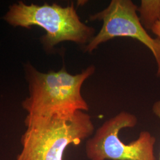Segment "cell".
I'll return each mask as SVG.
<instances>
[{
    "label": "cell",
    "mask_w": 160,
    "mask_h": 160,
    "mask_svg": "<svg viewBox=\"0 0 160 160\" xmlns=\"http://www.w3.org/2000/svg\"><path fill=\"white\" fill-rule=\"evenodd\" d=\"M153 113L160 119V100L155 102L152 108Z\"/></svg>",
    "instance_id": "cell-8"
},
{
    "label": "cell",
    "mask_w": 160,
    "mask_h": 160,
    "mask_svg": "<svg viewBox=\"0 0 160 160\" xmlns=\"http://www.w3.org/2000/svg\"><path fill=\"white\" fill-rule=\"evenodd\" d=\"M4 19L14 27L43 28L46 34L42 41L48 51L65 41L87 45L95 36L94 29L81 22L73 3L62 7L55 3L38 6L19 2L10 7Z\"/></svg>",
    "instance_id": "cell-3"
},
{
    "label": "cell",
    "mask_w": 160,
    "mask_h": 160,
    "mask_svg": "<svg viewBox=\"0 0 160 160\" xmlns=\"http://www.w3.org/2000/svg\"><path fill=\"white\" fill-rule=\"evenodd\" d=\"M140 21L144 28L151 30L160 20V0H142L138 7Z\"/></svg>",
    "instance_id": "cell-6"
},
{
    "label": "cell",
    "mask_w": 160,
    "mask_h": 160,
    "mask_svg": "<svg viewBox=\"0 0 160 160\" xmlns=\"http://www.w3.org/2000/svg\"><path fill=\"white\" fill-rule=\"evenodd\" d=\"M151 30L157 36V39L160 42V20L155 24Z\"/></svg>",
    "instance_id": "cell-7"
},
{
    "label": "cell",
    "mask_w": 160,
    "mask_h": 160,
    "mask_svg": "<svg viewBox=\"0 0 160 160\" xmlns=\"http://www.w3.org/2000/svg\"><path fill=\"white\" fill-rule=\"evenodd\" d=\"M25 124L23 148L16 160H62L69 145H78L94 131L92 117L81 110L69 116L28 115Z\"/></svg>",
    "instance_id": "cell-2"
},
{
    "label": "cell",
    "mask_w": 160,
    "mask_h": 160,
    "mask_svg": "<svg viewBox=\"0 0 160 160\" xmlns=\"http://www.w3.org/2000/svg\"></svg>",
    "instance_id": "cell-9"
},
{
    "label": "cell",
    "mask_w": 160,
    "mask_h": 160,
    "mask_svg": "<svg viewBox=\"0 0 160 160\" xmlns=\"http://www.w3.org/2000/svg\"><path fill=\"white\" fill-rule=\"evenodd\" d=\"M30 96L23 102L29 116H69L77 111L87 112L89 106L81 94L84 82L94 74L90 65L77 74L69 73L63 67L59 71L40 72L30 64L26 67Z\"/></svg>",
    "instance_id": "cell-1"
},
{
    "label": "cell",
    "mask_w": 160,
    "mask_h": 160,
    "mask_svg": "<svg viewBox=\"0 0 160 160\" xmlns=\"http://www.w3.org/2000/svg\"><path fill=\"white\" fill-rule=\"evenodd\" d=\"M138 7L131 0H112L104 10L89 17L90 21H102L100 31L85 46L92 53L103 43L118 37H128L139 41L152 53L160 78V42L147 32L138 15Z\"/></svg>",
    "instance_id": "cell-5"
},
{
    "label": "cell",
    "mask_w": 160,
    "mask_h": 160,
    "mask_svg": "<svg viewBox=\"0 0 160 160\" xmlns=\"http://www.w3.org/2000/svg\"><path fill=\"white\" fill-rule=\"evenodd\" d=\"M134 114L122 111L105 121L92 137L86 142V152L90 160H155V138L148 131H142L137 139L123 143L119 132L137 124Z\"/></svg>",
    "instance_id": "cell-4"
}]
</instances>
